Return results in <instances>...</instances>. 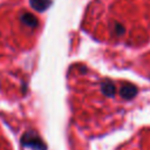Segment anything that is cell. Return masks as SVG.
<instances>
[{"label":"cell","mask_w":150,"mask_h":150,"mask_svg":"<svg viewBox=\"0 0 150 150\" xmlns=\"http://www.w3.org/2000/svg\"><path fill=\"white\" fill-rule=\"evenodd\" d=\"M138 90L137 87L131 84V83H123L121 89H120V94L124 100H131L137 95Z\"/></svg>","instance_id":"1"},{"label":"cell","mask_w":150,"mask_h":150,"mask_svg":"<svg viewBox=\"0 0 150 150\" xmlns=\"http://www.w3.org/2000/svg\"><path fill=\"white\" fill-rule=\"evenodd\" d=\"M26 145H29L36 150H46V146L43 144V142L36 136V135H26Z\"/></svg>","instance_id":"2"},{"label":"cell","mask_w":150,"mask_h":150,"mask_svg":"<svg viewBox=\"0 0 150 150\" xmlns=\"http://www.w3.org/2000/svg\"><path fill=\"white\" fill-rule=\"evenodd\" d=\"M101 90H102L103 95H105L107 97H114L115 91H116L114 83H112L111 81H109V80L103 81V82L101 83Z\"/></svg>","instance_id":"3"},{"label":"cell","mask_w":150,"mask_h":150,"mask_svg":"<svg viewBox=\"0 0 150 150\" xmlns=\"http://www.w3.org/2000/svg\"><path fill=\"white\" fill-rule=\"evenodd\" d=\"M52 4V0H30V5L39 12H43Z\"/></svg>","instance_id":"4"},{"label":"cell","mask_w":150,"mask_h":150,"mask_svg":"<svg viewBox=\"0 0 150 150\" xmlns=\"http://www.w3.org/2000/svg\"><path fill=\"white\" fill-rule=\"evenodd\" d=\"M23 22L27 23V25H29V26H32V27H35V26L38 25L36 18L33 16V15H30V14H26V15L23 16Z\"/></svg>","instance_id":"5"},{"label":"cell","mask_w":150,"mask_h":150,"mask_svg":"<svg viewBox=\"0 0 150 150\" xmlns=\"http://www.w3.org/2000/svg\"><path fill=\"white\" fill-rule=\"evenodd\" d=\"M124 32H125L124 26H122V25H121V23H118V22H115V23H114V33H115L117 36L123 35V34H124Z\"/></svg>","instance_id":"6"}]
</instances>
